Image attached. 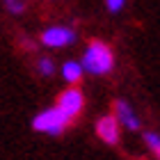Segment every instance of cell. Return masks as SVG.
Listing matches in <instances>:
<instances>
[{
  "mask_svg": "<svg viewBox=\"0 0 160 160\" xmlns=\"http://www.w3.org/2000/svg\"><path fill=\"white\" fill-rule=\"evenodd\" d=\"M82 64L76 62V60H69V62H64L62 64V78L67 80L69 85H78L80 82V78H82Z\"/></svg>",
  "mask_w": 160,
  "mask_h": 160,
  "instance_id": "52a82bcc",
  "label": "cell"
},
{
  "mask_svg": "<svg viewBox=\"0 0 160 160\" xmlns=\"http://www.w3.org/2000/svg\"><path fill=\"white\" fill-rule=\"evenodd\" d=\"M144 142H147V147L153 151V156L160 160V135H156V133H144Z\"/></svg>",
  "mask_w": 160,
  "mask_h": 160,
  "instance_id": "9c48e42d",
  "label": "cell"
},
{
  "mask_svg": "<svg viewBox=\"0 0 160 160\" xmlns=\"http://www.w3.org/2000/svg\"><path fill=\"white\" fill-rule=\"evenodd\" d=\"M37 69H39V73L41 76H53L55 73V62L50 60V57H39L37 60Z\"/></svg>",
  "mask_w": 160,
  "mask_h": 160,
  "instance_id": "ba28073f",
  "label": "cell"
},
{
  "mask_svg": "<svg viewBox=\"0 0 160 160\" xmlns=\"http://www.w3.org/2000/svg\"><path fill=\"white\" fill-rule=\"evenodd\" d=\"M60 110L67 114L69 119H76L80 112H82L85 108V94L78 89V87H69V89H64L60 96H57V105Z\"/></svg>",
  "mask_w": 160,
  "mask_h": 160,
  "instance_id": "277c9868",
  "label": "cell"
},
{
  "mask_svg": "<svg viewBox=\"0 0 160 160\" xmlns=\"http://www.w3.org/2000/svg\"><path fill=\"white\" fill-rule=\"evenodd\" d=\"M69 117L64 114L60 108H48V110L39 112L37 117L32 119V128L37 133H46V135H60L67 130L69 126Z\"/></svg>",
  "mask_w": 160,
  "mask_h": 160,
  "instance_id": "7a4b0ae2",
  "label": "cell"
},
{
  "mask_svg": "<svg viewBox=\"0 0 160 160\" xmlns=\"http://www.w3.org/2000/svg\"><path fill=\"white\" fill-rule=\"evenodd\" d=\"M41 43L46 48H67L71 43H76L78 34L73 28H67V25H53V28H46L41 32Z\"/></svg>",
  "mask_w": 160,
  "mask_h": 160,
  "instance_id": "3957f363",
  "label": "cell"
},
{
  "mask_svg": "<svg viewBox=\"0 0 160 160\" xmlns=\"http://www.w3.org/2000/svg\"><path fill=\"white\" fill-rule=\"evenodd\" d=\"M2 5H5V9L9 14H14V16H21V14L25 12L23 0H2Z\"/></svg>",
  "mask_w": 160,
  "mask_h": 160,
  "instance_id": "30bf717a",
  "label": "cell"
},
{
  "mask_svg": "<svg viewBox=\"0 0 160 160\" xmlns=\"http://www.w3.org/2000/svg\"><path fill=\"white\" fill-rule=\"evenodd\" d=\"M80 64H82V71H87V73H92V76H105V73H110L112 67H114V53H112V48L108 46V43L94 39V41H89V46L85 48Z\"/></svg>",
  "mask_w": 160,
  "mask_h": 160,
  "instance_id": "6da1fadb",
  "label": "cell"
},
{
  "mask_svg": "<svg viewBox=\"0 0 160 160\" xmlns=\"http://www.w3.org/2000/svg\"><path fill=\"white\" fill-rule=\"evenodd\" d=\"M126 7V0H105V9L110 14H119Z\"/></svg>",
  "mask_w": 160,
  "mask_h": 160,
  "instance_id": "8fae6325",
  "label": "cell"
},
{
  "mask_svg": "<svg viewBox=\"0 0 160 160\" xmlns=\"http://www.w3.org/2000/svg\"><path fill=\"white\" fill-rule=\"evenodd\" d=\"M114 117H117L119 126H126L128 130L140 128V119H137V114L133 112V108H130L126 101H117V103H114Z\"/></svg>",
  "mask_w": 160,
  "mask_h": 160,
  "instance_id": "8992f818",
  "label": "cell"
},
{
  "mask_svg": "<svg viewBox=\"0 0 160 160\" xmlns=\"http://www.w3.org/2000/svg\"><path fill=\"white\" fill-rule=\"evenodd\" d=\"M96 135L103 140L105 144H117L119 142V135H121V126L114 114H105L101 117L96 123Z\"/></svg>",
  "mask_w": 160,
  "mask_h": 160,
  "instance_id": "5b68a950",
  "label": "cell"
}]
</instances>
